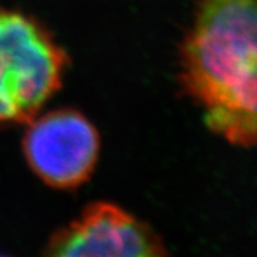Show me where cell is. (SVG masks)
<instances>
[{"label": "cell", "mask_w": 257, "mask_h": 257, "mask_svg": "<svg viewBox=\"0 0 257 257\" xmlns=\"http://www.w3.org/2000/svg\"><path fill=\"white\" fill-rule=\"evenodd\" d=\"M69 59L37 20L0 9V126L28 123L62 87Z\"/></svg>", "instance_id": "7a4b0ae2"}, {"label": "cell", "mask_w": 257, "mask_h": 257, "mask_svg": "<svg viewBox=\"0 0 257 257\" xmlns=\"http://www.w3.org/2000/svg\"><path fill=\"white\" fill-rule=\"evenodd\" d=\"M180 83L213 133L254 146L257 0H197L180 49Z\"/></svg>", "instance_id": "6da1fadb"}, {"label": "cell", "mask_w": 257, "mask_h": 257, "mask_svg": "<svg viewBox=\"0 0 257 257\" xmlns=\"http://www.w3.org/2000/svg\"><path fill=\"white\" fill-rule=\"evenodd\" d=\"M43 253L59 257H153L166 253L149 224L113 203L89 204L50 236Z\"/></svg>", "instance_id": "277c9868"}, {"label": "cell", "mask_w": 257, "mask_h": 257, "mask_svg": "<svg viewBox=\"0 0 257 257\" xmlns=\"http://www.w3.org/2000/svg\"><path fill=\"white\" fill-rule=\"evenodd\" d=\"M26 126L23 153L42 182L67 190L92 176L100 153V136L84 114L57 109L39 113Z\"/></svg>", "instance_id": "3957f363"}]
</instances>
